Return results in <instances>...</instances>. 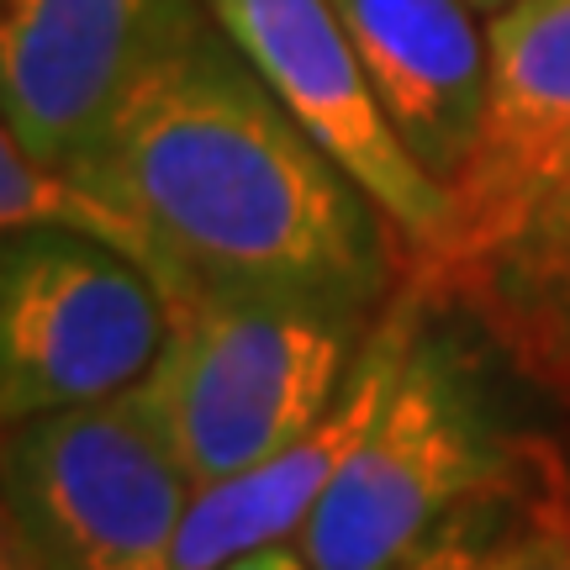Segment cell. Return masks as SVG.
Instances as JSON below:
<instances>
[{"label": "cell", "instance_id": "cell-1", "mask_svg": "<svg viewBox=\"0 0 570 570\" xmlns=\"http://www.w3.org/2000/svg\"><path fill=\"white\" fill-rule=\"evenodd\" d=\"M69 175L138 227L164 302L233 291L381 317L391 223L212 17Z\"/></svg>", "mask_w": 570, "mask_h": 570}, {"label": "cell", "instance_id": "cell-2", "mask_svg": "<svg viewBox=\"0 0 570 570\" xmlns=\"http://www.w3.org/2000/svg\"><path fill=\"white\" fill-rule=\"evenodd\" d=\"M523 465L529 444L502 428L481 365L423 317L396 386L296 550L312 570H407L460 512L502 497Z\"/></svg>", "mask_w": 570, "mask_h": 570}, {"label": "cell", "instance_id": "cell-3", "mask_svg": "<svg viewBox=\"0 0 570 570\" xmlns=\"http://www.w3.org/2000/svg\"><path fill=\"white\" fill-rule=\"evenodd\" d=\"M370 327L306 302L180 291L138 396L185 475L212 487L269 460L333 407Z\"/></svg>", "mask_w": 570, "mask_h": 570}, {"label": "cell", "instance_id": "cell-4", "mask_svg": "<svg viewBox=\"0 0 570 570\" xmlns=\"http://www.w3.org/2000/svg\"><path fill=\"white\" fill-rule=\"evenodd\" d=\"M190 497L196 481L138 386L0 433L21 570H175Z\"/></svg>", "mask_w": 570, "mask_h": 570}, {"label": "cell", "instance_id": "cell-5", "mask_svg": "<svg viewBox=\"0 0 570 570\" xmlns=\"http://www.w3.org/2000/svg\"><path fill=\"white\" fill-rule=\"evenodd\" d=\"M169 333L159 281L96 233H0V433L106 402L154 370Z\"/></svg>", "mask_w": 570, "mask_h": 570}, {"label": "cell", "instance_id": "cell-6", "mask_svg": "<svg viewBox=\"0 0 570 570\" xmlns=\"http://www.w3.org/2000/svg\"><path fill=\"white\" fill-rule=\"evenodd\" d=\"M570 169V0H512L487 27V106L417 296H449Z\"/></svg>", "mask_w": 570, "mask_h": 570}, {"label": "cell", "instance_id": "cell-7", "mask_svg": "<svg viewBox=\"0 0 570 570\" xmlns=\"http://www.w3.org/2000/svg\"><path fill=\"white\" fill-rule=\"evenodd\" d=\"M265 90L327 148V159L381 206L391 233L423 259L449 227V190L396 138L365 80L333 0H202Z\"/></svg>", "mask_w": 570, "mask_h": 570}, {"label": "cell", "instance_id": "cell-8", "mask_svg": "<svg viewBox=\"0 0 570 570\" xmlns=\"http://www.w3.org/2000/svg\"><path fill=\"white\" fill-rule=\"evenodd\" d=\"M202 21V0H0V117L32 159L75 169Z\"/></svg>", "mask_w": 570, "mask_h": 570}, {"label": "cell", "instance_id": "cell-9", "mask_svg": "<svg viewBox=\"0 0 570 570\" xmlns=\"http://www.w3.org/2000/svg\"><path fill=\"white\" fill-rule=\"evenodd\" d=\"M417 323H423V296L412 291L375 317V327L354 354L344 391L333 396V407L317 423L259 465L238 470L227 481H212V487H196L180 544H175V570H223L254 550L302 539L317 502L333 487V475L360 449L381 402L396 386V370L407 360Z\"/></svg>", "mask_w": 570, "mask_h": 570}, {"label": "cell", "instance_id": "cell-10", "mask_svg": "<svg viewBox=\"0 0 570 570\" xmlns=\"http://www.w3.org/2000/svg\"><path fill=\"white\" fill-rule=\"evenodd\" d=\"M396 138L454 185L487 106V27L470 0H333Z\"/></svg>", "mask_w": 570, "mask_h": 570}, {"label": "cell", "instance_id": "cell-11", "mask_svg": "<svg viewBox=\"0 0 570 570\" xmlns=\"http://www.w3.org/2000/svg\"><path fill=\"white\" fill-rule=\"evenodd\" d=\"M449 296L529 375L570 391V169Z\"/></svg>", "mask_w": 570, "mask_h": 570}, {"label": "cell", "instance_id": "cell-12", "mask_svg": "<svg viewBox=\"0 0 570 570\" xmlns=\"http://www.w3.org/2000/svg\"><path fill=\"white\" fill-rule=\"evenodd\" d=\"M11 227H75V233H96L106 244L127 248L148 275H154V259H148V244L138 238V227L127 223L111 202H101L90 185H80L69 169H53V164L32 159L21 138L6 127L0 117V233Z\"/></svg>", "mask_w": 570, "mask_h": 570}, {"label": "cell", "instance_id": "cell-13", "mask_svg": "<svg viewBox=\"0 0 570 570\" xmlns=\"http://www.w3.org/2000/svg\"><path fill=\"white\" fill-rule=\"evenodd\" d=\"M407 570H570V533L523 502V523L491 539H470L465 512Z\"/></svg>", "mask_w": 570, "mask_h": 570}, {"label": "cell", "instance_id": "cell-14", "mask_svg": "<svg viewBox=\"0 0 570 570\" xmlns=\"http://www.w3.org/2000/svg\"><path fill=\"white\" fill-rule=\"evenodd\" d=\"M529 502L570 533V439L566 444H529Z\"/></svg>", "mask_w": 570, "mask_h": 570}, {"label": "cell", "instance_id": "cell-15", "mask_svg": "<svg viewBox=\"0 0 570 570\" xmlns=\"http://www.w3.org/2000/svg\"><path fill=\"white\" fill-rule=\"evenodd\" d=\"M223 570H312V566H306V554L296 544H269V550H254Z\"/></svg>", "mask_w": 570, "mask_h": 570}, {"label": "cell", "instance_id": "cell-16", "mask_svg": "<svg viewBox=\"0 0 570 570\" xmlns=\"http://www.w3.org/2000/svg\"><path fill=\"white\" fill-rule=\"evenodd\" d=\"M0 570H21L17 539H11V523H6V502H0Z\"/></svg>", "mask_w": 570, "mask_h": 570}, {"label": "cell", "instance_id": "cell-17", "mask_svg": "<svg viewBox=\"0 0 570 570\" xmlns=\"http://www.w3.org/2000/svg\"><path fill=\"white\" fill-rule=\"evenodd\" d=\"M470 6H475V11H487V17H497V11H508L512 0H470Z\"/></svg>", "mask_w": 570, "mask_h": 570}]
</instances>
